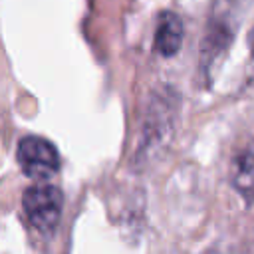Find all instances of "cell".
<instances>
[{
	"label": "cell",
	"instance_id": "obj_1",
	"mask_svg": "<svg viewBox=\"0 0 254 254\" xmlns=\"http://www.w3.org/2000/svg\"><path fill=\"white\" fill-rule=\"evenodd\" d=\"M254 4V0H214L208 24L204 28V36L200 40V71L204 79H212L218 62L226 56L232 46L234 34L246 14V10Z\"/></svg>",
	"mask_w": 254,
	"mask_h": 254
},
{
	"label": "cell",
	"instance_id": "obj_2",
	"mask_svg": "<svg viewBox=\"0 0 254 254\" xmlns=\"http://www.w3.org/2000/svg\"><path fill=\"white\" fill-rule=\"evenodd\" d=\"M22 210L28 222L40 232H52L64 212V194L56 185L38 181L22 194Z\"/></svg>",
	"mask_w": 254,
	"mask_h": 254
},
{
	"label": "cell",
	"instance_id": "obj_3",
	"mask_svg": "<svg viewBox=\"0 0 254 254\" xmlns=\"http://www.w3.org/2000/svg\"><path fill=\"white\" fill-rule=\"evenodd\" d=\"M16 161L22 173L32 181H48L62 169L58 147L40 135H28L20 139L16 147Z\"/></svg>",
	"mask_w": 254,
	"mask_h": 254
},
{
	"label": "cell",
	"instance_id": "obj_4",
	"mask_svg": "<svg viewBox=\"0 0 254 254\" xmlns=\"http://www.w3.org/2000/svg\"><path fill=\"white\" fill-rule=\"evenodd\" d=\"M183 38H185L183 18L171 10L161 12L159 20H157L155 40H153L155 52L163 58H173L175 54H179V50L183 46Z\"/></svg>",
	"mask_w": 254,
	"mask_h": 254
},
{
	"label": "cell",
	"instance_id": "obj_5",
	"mask_svg": "<svg viewBox=\"0 0 254 254\" xmlns=\"http://www.w3.org/2000/svg\"><path fill=\"white\" fill-rule=\"evenodd\" d=\"M230 181L246 198H254V143L244 147L232 161Z\"/></svg>",
	"mask_w": 254,
	"mask_h": 254
},
{
	"label": "cell",
	"instance_id": "obj_6",
	"mask_svg": "<svg viewBox=\"0 0 254 254\" xmlns=\"http://www.w3.org/2000/svg\"><path fill=\"white\" fill-rule=\"evenodd\" d=\"M248 83H254V46H252V54H250V62H248V75H246Z\"/></svg>",
	"mask_w": 254,
	"mask_h": 254
}]
</instances>
